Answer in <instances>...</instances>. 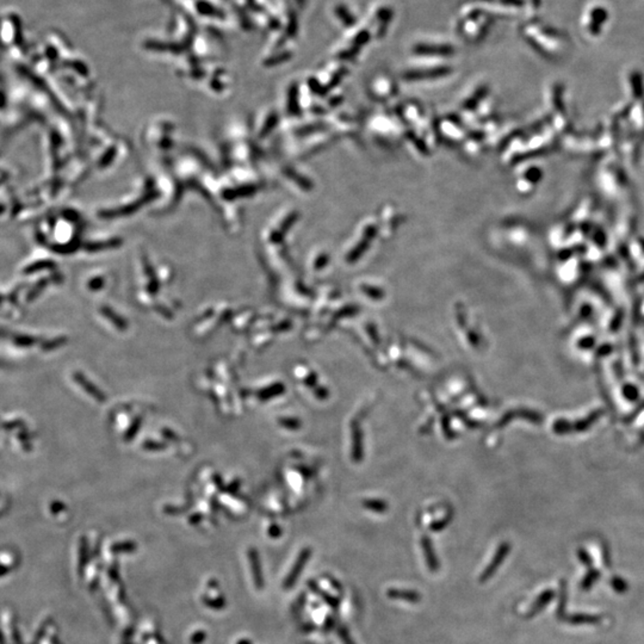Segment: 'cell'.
Segmentation results:
<instances>
[{
    "label": "cell",
    "mask_w": 644,
    "mask_h": 644,
    "mask_svg": "<svg viewBox=\"0 0 644 644\" xmlns=\"http://www.w3.org/2000/svg\"><path fill=\"white\" fill-rule=\"evenodd\" d=\"M143 448L146 450H151V451H157V450H162L165 449V445L161 443H157V441H146L143 444Z\"/></svg>",
    "instance_id": "10"
},
{
    "label": "cell",
    "mask_w": 644,
    "mask_h": 644,
    "mask_svg": "<svg viewBox=\"0 0 644 644\" xmlns=\"http://www.w3.org/2000/svg\"><path fill=\"white\" fill-rule=\"evenodd\" d=\"M484 93H486V88H481V90H479V92H477L475 97L472 98L468 103H466V104H465L466 108H473V106H475V105H476V103L479 102V99H480L481 97H483Z\"/></svg>",
    "instance_id": "12"
},
{
    "label": "cell",
    "mask_w": 644,
    "mask_h": 644,
    "mask_svg": "<svg viewBox=\"0 0 644 644\" xmlns=\"http://www.w3.org/2000/svg\"><path fill=\"white\" fill-rule=\"evenodd\" d=\"M626 395H628V398L630 399H636L637 398L636 389L633 387H628L626 388Z\"/></svg>",
    "instance_id": "14"
},
{
    "label": "cell",
    "mask_w": 644,
    "mask_h": 644,
    "mask_svg": "<svg viewBox=\"0 0 644 644\" xmlns=\"http://www.w3.org/2000/svg\"><path fill=\"white\" fill-rule=\"evenodd\" d=\"M508 551H509V546H508V544H506V543L502 544V546L499 548L498 553L495 554L493 561H491L490 563L488 564V567L486 568V571H484L482 574H481V578H480L481 582H486L487 580H489L491 576L495 574V572L498 571L499 565H500L502 562H504L505 557L507 556Z\"/></svg>",
    "instance_id": "1"
},
{
    "label": "cell",
    "mask_w": 644,
    "mask_h": 644,
    "mask_svg": "<svg viewBox=\"0 0 644 644\" xmlns=\"http://www.w3.org/2000/svg\"><path fill=\"white\" fill-rule=\"evenodd\" d=\"M553 598H554V592H553V590H547V592H544L542 596H540L538 599L536 600V603L533 604L532 608H531V611L529 612V617H532V615L536 614L537 612L542 610V608L546 606V605L549 603V601L553 599Z\"/></svg>",
    "instance_id": "6"
},
{
    "label": "cell",
    "mask_w": 644,
    "mask_h": 644,
    "mask_svg": "<svg viewBox=\"0 0 644 644\" xmlns=\"http://www.w3.org/2000/svg\"><path fill=\"white\" fill-rule=\"evenodd\" d=\"M423 548H424V553L426 555V561H427V565L430 568V571L432 573L438 572L439 569V562L437 560L436 554L431 547V543L428 538H424L423 539Z\"/></svg>",
    "instance_id": "4"
},
{
    "label": "cell",
    "mask_w": 644,
    "mask_h": 644,
    "mask_svg": "<svg viewBox=\"0 0 644 644\" xmlns=\"http://www.w3.org/2000/svg\"><path fill=\"white\" fill-rule=\"evenodd\" d=\"M449 72H450V69L449 68H437V69H430V70H420V72H412V73H408L405 77L409 80L424 79V78L443 77Z\"/></svg>",
    "instance_id": "5"
},
{
    "label": "cell",
    "mask_w": 644,
    "mask_h": 644,
    "mask_svg": "<svg viewBox=\"0 0 644 644\" xmlns=\"http://www.w3.org/2000/svg\"><path fill=\"white\" fill-rule=\"evenodd\" d=\"M339 636H340V638L342 642H344V644H355V642H353L351 638V636L349 635V632L346 631L344 628H341L340 630H339Z\"/></svg>",
    "instance_id": "13"
},
{
    "label": "cell",
    "mask_w": 644,
    "mask_h": 644,
    "mask_svg": "<svg viewBox=\"0 0 644 644\" xmlns=\"http://www.w3.org/2000/svg\"><path fill=\"white\" fill-rule=\"evenodd\" d=\"M415 52L421 55H450L452 48L448 45H417Z\"/></svg>",
    "instance_id": "2"
},
{
    "label": "cell",
    "mask_w": 644,
    "mask_h": 644,
    "mask_svg": "<svg viewBox=\"0 0 644 644\" xmlns=\"http://www.w3.org/2000/svg\"><path fill=\"white\" fill-rule=\"evenodd\" d=\"M598 621H599V618L590 617V615H582V617H578V615H576V617L571 619L572 623H594Z\"/></svg>",
    "instance_id": "11"
},
{
    "label": "cell",
    "mask_w": 644,
    "mask_h": 644,
    "mask_svg": "<svg viewBox=\"0 0 644 644\" xmlns=\"http://www.w3.org/2000/svg\"><path fill=\"white\" fill-rule=\"evenodd\" d=\"M140 426H141V419H136V420L134 421V423H133L132 427H130L129 430L127 431V434H126V440H132L133 438L135 437V434H136L137 431L140 430Z\"/></svg>",
    "instance_id": "9"
},
{
    "label": "cell",
    "mask_w": 644,
    "mask_h": 644,
    "mask_svg": "<svg viewBox=\"0 0 644 644\" xmlns=\"http://www.w3.org/2000/svg\"><path fill=\"white\" fill-rule=\"evenodd\" d=\"M282 390H283V388L279 387V385H278L277 388H276V387H272V388H270V389H266V390L260 391V392H259V399H260V400H267V399L272 398V396L276 395V394H279V392H281Z\"/></svg>",
    "instance_id": "8"
},
{
    "label": "cell",
    "mask_w": 644,
    "mask_h": 644,
    "mask_svg": "<svg viewBox=\"0 0 644 644\" xmlns=\"http://www.w3.org/2000/svg\"><path fill=\"white\" fill-rule=\"evenodd\" d=\"M388 597L390 598V599L405 600V601H409V603H419V601L421 600L420 594L417 592H413V590L389 589Z\"/></svg>",
    "instance_id": "3"
},
{
    "label": "cell",
    "mask_w": 644,
    "mask_h": 644,
    "mask_svg": "<svg viewBox=\"0 0 644 644\" xmlns=\"http://www.w3.org/2000/svg\"><path fill=\"white\" fill-rule=\"evenodd\" d=\"M338 16H339V18H340L342 22H344L345 26H353V23H355V18H353V17L351 16V13H349V15H348V10L344 9V8H341V6H340V8H339Z\"/></svg>",
    "instance_id": "7"
}]
</instances>
